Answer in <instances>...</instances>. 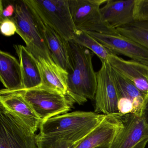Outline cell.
Wrapping results in <instances>:
<instances>
[{"label": "cell", "mask_w": 148, "mask_h": 148, "mask_svg": "<svg viewBox=\"0 0 148 148\" xmlns=\"http://www.w3.org/2000/svg\"><path fill=\"white\" fill-rule=\"evenodd\" d=\"M69 61L67 96L81 105L88 99L94 100L97 86V73L92 63V53L73 41H68Z\"/></svg>", "instance_id": "cell-1"}, {"label": "cell", "mask_w": 148, "mask_h": 148, "mask_svg": "<svg viewBox=\"0 0 148 148\" xmlns=\"http://www.w3.org/2000/svg\"><path fill=\"white\" fill-rule=\"evenodd\" d=\"M106 116L92 112L80 111L59 115L41 122L39 135L77 143L97 127Z\"/></svg>", "instance_id": "cell-2"}, {"label": "cell", "mask_w": 148, "mask_h": 148, "mask_svg": "<svg viewBox=\"0 0 148 148\" xmlns=\"http://www.w3.org/2000/svg\"><path fill=\"white\" fill-rule=\"evenodd\" d=\"M15 8L12 19L16 24V33L25 41L27 50L37 60L42 58L53 61L45 38L41 19L25 0L19 1Z\"/></svg>", "instance_id": "cell-3"}, {"label": "cell", "mask_w": 148, "mask_h": 148, "mask_svg": "<svg viewBox=\"0 0 148 148\" xmlns=\"http://www.w3.org/2000/svg\"><path fill=\"white\" fill-rule=\"evenodd\" d=\"M5 93H14L23 98L42 122L68 113L74 102L58 90L43 85L32 89L13 90L4 89L0 91V94Z\"/></svg>", "instance_id": "cell-4"}, {"label": "cell", "mask_w": 148, "mask_h": 148, "mask_svg": "<svg viewBox=\"0 0 148 148\" xmlns=\"http://www.w3.org/2000/svg\"><path fill=\"white\" fill-rule=\"evenodd\" d=\"M45 24L67 41L71 40L76 28L69 0H25Z\"/></svg>", "instance_id": "cell-5"}, {"label": "cell", "mask_w": 148, "mask_h": 148, "mask_svg": "<svg viewBox=\"0 0 148 148\" xmlns=\"http://www.w3.org/2000/svg\"><path fill=\"white\" fill-rule=\"evenodd\" d=\"M0 148H38L35 133L1 105Z\"/></svg>", "instance_id": "cell-6"}, {"label": "cell", "mask_w": 148, "mask_h": 148, "mask_svg": "<svg viewBox=\"0 0 148 148\" xmlns=\"http://www.w3.org/2000/svg\"><path fill=\"white\" fill-rule=\"evenodd\" d=\"M107 0H69V8L77 30L118 35L116 30L109 27L102 21L100 6Z\"/></svg>", "instance_id": "cell-7"}, {"label": "cell", "mask_w": 148, "mask_h": 148, "mask_svg": "<svg viewBox=\"0 0 148 148\" xmlns=\"http://www.w3.org/2000/svg\"><path fill=\"white\" fill-rule=\"evenodd\" d=\"M97 78L94 112L119 116L118 95L108 60L102 62L101 68L97 72Z\"/></svg>", "instance_id": "cell-8"}, {"label": "cell", "mask_w": 148, "mask_h": 148, "mask_svg": "<svg viewBox=\"0 0 148 148\" xmlns=\"http://www.w3.org/2000/svg\"><path fill=\"white\" fill-rule=\"evenodd\" d=\"M119 117L123 126L109 148H145L148 143V126L140 113Z\"/></svg>", "instance_id": "cell-9"}, {"label": "cell", "mask_w": 148, "mask_h": 148, "mask_svg": "<svg viewBox=\"0 0 148 148\" xmlns=\"http://www.w3.org/2000/svg\"><path fill=\"white\" fill-rule=\"evenodd\" d=\"M86 32L116 54H123L132 60L148 66V49L142 45L119 34L109 35Z\"/></svg>", "instance_id": "cell-10"}, {"label": "cell", "mask_w": 148, "mask_h": 148, "mask_svg": "<svg viewBox=\"0 0 148 148\" xmlns=\"http://www.w3.org/2000/svg\"><path fill=\"white\" fill-rule=\"evenodd\" d=\"M112 73L118 95L119 116L132 113H140L147 94L142 93L132 82L112 67Z\"/></svg>", "instance_id": "cell-11"}, {"label": "cell", "mask_w": 148, "mask_h": 148, "mask_svg": "<svg viewBox=\"0 0 148 148\" xmlns=\"http://www.w3.org/2000/svg\"><path fill=\"white\" fill-rule=\"evenodd\" d=\"M136 0H107L100 8L102 21L109 27L116 30L135 20Z\"/></svg>", "instance_id": "cell-12"}, {"label": "cell", "mask_w": 148, "mask_h": 148, "mask_svg": "<svg viewBox=\"0 0 148 148\" xmlns=\"http://www.w3.org/2000/svg\"><path fill=\"white\" fill-rule=\"evenodd\" d=\"M123 126L119 116L106 115L105 118L75 148H95L99 146H110Z\"/></svg>", "instance_id": "cell-13"}, {"label": "cell", "mask_w": 148, "mask_h": 148, "mask_svg": "<svg viewBox=\"0 0 148 148\" xmlns=\"http://www.w3.org/2000/svg\"><path fill=\"white\" fill-rule=\"evenodd\" d=\"M108 62L113 69L132 82L140 92L148 94V66L134 60H126L112 55Z\"/></svg>", "instance_id": "cell-14"}, {"label": "cell", "mask_w": 148, "mask_h": 148, "mask_svg": "<svg viewBox=\"0 0 148 148\" xmlns=\"http://www.w3.org/2000/svg\"><path fill=\"white\" fill-rule=\"evenodd\" d=\"M0 105L16 116L34 133L40 128L42 121L29 103L19 95L0 94Z\"/></svg>", "instance_id": "cell-15"}, {"label": "cell", "mask_w": 148, "mask_h": 148, "mask_svg": "<svg viewBox=\"0 0 148 148\" xmlns=\"http://www.w3.org/2000/svg\"><path fill=\"white\" fill-rule=\"evenodd\" d=\"M14 47L18 57L22 72V84L20 89H32L42 85L38 60L26 47L18 45H14Z\"/></svg>", "instance_id": "cell-16"}, {"label": "cell", "mask_w": 148, "mask_h": 148, "mask_svg": "<svg viewBox=\"0 0 148 148\" xmlns=\"http://www.w3.org/2000/svg\"><path fill=\"white\" fill-rule=\"evenodd\" d=\"M38 60L42 85L58 90L67 96L68 72L53 61H48L42 58Z\"/></svg>", "instance_id": "cell-17"}, {"label": "cell", "mask_w": 148, "mask_h": 148, "mask_svg": "<svg viewBox=\"0 0 148 148\" xmlns=\"http://www.w3.org/2000/svg\"><path fill=\"white\" fill-rule=\"evenodd\" d=\"M0 79L5 89H20L22 77L19 61L8 53L0 51Z\"/></svg>", "instance_id": "cell-18"}, {"label": "cell", "mask_w": 148, "mask_h": 148, "mask_svg": "<svg viewBox=\"0 0 148 148\" xmlns=\"http://www.w3.org/2000/svg\"><path fill=\"white\" fill-rule=\"evenodd\" d=\"M43 28L45 38L53 60L68 73L71 70L69 61L68 41L44 22Z\"/></svg>", "instance_id": "cell-19"}, {"label": "cell", "mask_w": 148, "mask_h": 148, "mask_svg": "<svg viewBox=\"0 0 148 148\" xmlns=\"http://www.w3.org/2000/svg\"><path fill=\"white\" fill-rule=\"evenodd\" d=\"M71 41L91 51L99 57L101 62L108 60L110 55H117L85 31L77 30Z\"/></svg>", "instance_id": "cell-20"}, {"label": "cell", "mask_w": 148, "mask_h": 148, "mask_svg": "<svg viewBox=\"0 0 148 148\" xmlns=\"http://www.w3.org/2000/svg\"><path fill=\"white\" fill-rule=\"evenodd\" d=\"M119 35L128 38L148 49V19L134 20L116 29Z\"/></svg>", "instance_id": "cell-21"}, {"label": "cell", "mask_w": 148, "mask_h": 148, "mask_svg": "<svg viewBox=\"0 0 148 148\" xmlns=\"http://www.w3.org/2000/svg\"><path fill=\"white\" fill-rule=\"evenodd\" d=\"M82 140L73 143L61 138L45 137L39 134L37 135L38 148H75Z\"/></svg>", "instance_id": "cell-22"}, {"label": "cell", "mask_w": 148, "mask_h": 148, "mask_svg": "<svg viewBox=\"0 0 148 148\" xmlns=\"http://www.w3.org/2000/svg\"><path fill=\"white\" fill-rule=\"evenodd\" d=\"M135 20L148 19V0H136Z\"/></svg>", "instance_id": "cell-23"}, {"label": "cell", "mask_w": 148, "mask_h": 148, "mask_svg": "<svg viewBox=\"0 0 148 148\" xmlns=\"http://www.w3.org/2000/svg\"><path fill=\"white\" fill-rule=\"evenodd\" d=\"M0 29L1 33L6 37L13 36L17 32V27L12 18H7L0 21Z\"/></svg>", "instance_id": "cell-24"}, {"label": "cell", "mask_w": 148, "mask_h": 148, "mask_svg": "<svg viewBox=\"0 0 148 148\" xmlns=\"http://www.w3.org/2000/svg\"><path fill=\"white\" fill-rule=\"evenodd\" d=\"M2 1H1L0 8V21L7 18H12L15 13V6L12 4H9L5 8L2 3Z\"/></svg>", "instance_id": "cell-25"}, {"label": "cell", "mask_w": 148, "mask_h": 148, "mask_svg": "<svg viewBox=\"0 0 148 148\" xmlns=\"http://www.w3.org/2000/svg\"><path fill=\"white\" fill-rule=\"evenodd\" d=\"M140 115L145 124L148 126V94L146 95L140 111Z\"/></svg>", "instance_id": "cell-26"}, {"label": "cell", "mask_w": 148, "mask_h": 148, "mask_svg": "<svg viewBox=\"0 0 148 148\" xmlns=\"http://www.w3.org/2000/svg\"><path fill=\"white\" fill-rule=\"evenodd\" d=\"M109 146H99L98 147H96L95 148H109Z\"/></svg>", "instance_id": "cell-27"}]
</instances>
